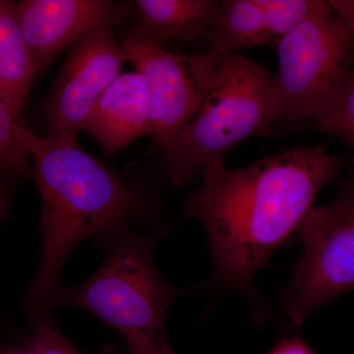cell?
<instances>
[{"label":"cell","mask_w":354,"mask_h":354,"mask_svg":"<svg viewBox=\"0 0 354 354\" xmlns=\"http://www.w3.org/2000/svg\"><path fill=\"white\" fill-rule=\"evenodd\" d=\"M160 236L134 234L120 221L95 235L106 251L100 269L75 288H58L50 312L74 306L91 312L122 337L128 353L164 344L165 315L174 300L187 290L169 285L158 271L153 248Z\"/></svg>","instance_id":"obj_3"},{"label":"cell","mask_w":354,"mask_h":354,"mask_svg":"<svg viewBox=\"0 0 354 354\" xmlns=\"http://www.w3.org/2000/svg\"><path fill=\"white\" fill-rule=\"evenodd\" d=\"M135 31L162 44L165 39L193 41L204 39L215 23L220 7L216 0H136Z\"/></svg>","instance_id":"obj_11"},{"label":"cell","mask_w":354,"mask_h":354,"mask_svg":"<svg viewBox=\"0 0 354 354\" xmlns=\"http://www.w3.org/2000/svg\"><path fill=\"white\" fill-rule=\"evenodd\" d=\"M346 165L325 145L292 147L239 169H227L223 158L205 165L183 216L204 228L216 283L256 301L254 277L301 230L319 192Z\"/></svg>","instance_id":"obj_1"},{"label":"cell","mask_w":354,"mask_h":354,"mask_svg":"<svg viewBox=\"0 0 354 354\" xmlns=\"http://www.w3.org/2000/svg\"><path fill=\"white\" fill-rule=\"evenodd\" d=\"M37 75L34 62L21 32L16 3L0 0V95L18 120L31 94Z\"/></svg>","instance_id":"obj_12"},{"label":"cell","mask_w":354,"mask_h":354,"mask_svg":"<svg viewBox=\"0 0 354 354\" xmlns=\"http://www.w3.org/2000/svg\"><path fill=\"white\" fill-rule=\"evenodd\" d=\"M12 354H20V353H12Z\"/></svg>","instance_id":"obj_21"},{"label":"cell","mask_w":354,"mask_h":354,"mask_svg":"<svg viewBox=\"0 0 354 354\" xmlns=\"http://www.w3.org/2000/svg\"><path fill=\"white\" fill-rule=\"evenodd\" d=\"M32 134L11 113L0 95V174L32 177L29 165Z\"/></svg>","instance_id":"obj_14"},{"label":"cell","mask_w":354,"mask_h":354,"mask_svg":"<svg viewBox=\"0 0 354 354\" xmlns=\"http://www.w3.org/2000/svg\"><path fill=\"white\" fill-rule=\"evenodd\" d=\"M151 122L150 91L139 72L120 73L102 93L83 131L102 152L114 156L135 140L148 136Z\"/></svg>","instance_id":"obj_10"},{"label":"cell","mask_w":354,"mask_h":354,"mask_svg":"<svg viewBox=\"0 0 354 354\" xmlns=\"http://www.w3.org/2000/svg\"><path fill=\"white\" fill-rule=\"evenodd\" d=\"M319 130L337 137L354 153V66L339 101Z\"/></svg>","instance_id":"obj_15"},{"label":"cell","mask_w":354,"mask_h":354,"mask_svg":"<svg viewBox=\"0 0 354 354\" xmlns=\"http://www.w3.org/2000/svg\"><path fill=\"white\" fill-rule=\"evenodd\" d=\"M272 130L321 127L354 66V29L333 10L314 14L276 46Z\"/></svg>","instance_id":"obj_5"},{"label":"cell","mask_w":354,"mask_h":354,"mask_svg":"<svg viewBox=\"0 0 354 354\" xmlns=\"http://www.w3.org/2000/svg\"><path fill=\"white\" fill-rule=\"evenodd\" d=\"M272 75L242 55H223L211 90L196 116L160 152L171 183L183 186L241 141L271 132Z\"/></svg>","instance_id":"obj_4"},{"label":"cell","mask_w":354,"mask_h":354,"mask_svg":"<svg viewBox=\"0 0 354 354\" xmlns=\"http://www.w3.org/2000/svg\"><path fill=\"white\" fill-rule=\"evenodd\" d=\"M31 152L41 197L43 253L25 305L39 323L48 321L60 270L73 249L91 235L141 216L147 200L78 143H57L34 133Z\"/></svg>","instance_id":"obj_2"},{"label":"cell","mask_w":354,"mask_h":354,"mask_svg":"<svg viewBox=\"0 0 354 354\" xmlns=\"http://www.w3.org/2000/svg\"><path fill=\"white\" fill-rule=\"evenodd\" d=\"M13 178L9 174H0V223L6 221L10 207L11 192Z\"/></svg>","instance_id":"obj_18"},{"label":"cell","mask_w":354,"mask_h":354,"mask_svg":"<svg viewBox=\"0 0 354 354\" xmlns=\"http://www.w3.org/2000/svg\"><path fill=\"white\" fill-rule=\"evenodd\" d=\"M16 14L37 74L66 46L122 17L120 7L109 0H21Z\"/></svg>","instance_id":"obj_9"},{"label":"cell","mask_w":354,"mask_h":354,"mask_svg":"<svg viewBox=\"0 0 354 354\" xmlns=\"http://www.w3.org/2000/svg\"><path fill=\"white\" fill-rule=\"evenodd\" d=\"M209 50L221 55L268 46L276 48L269 18L260 0H223L213 27L205 36Z\"/></svg>","instance_id":"obj_13"},{"label":"cell","mask_w":354,"mask_h":354,"mask_svg":"<svg viewBox=\"0 0 354 354\" xmlns=\"http://www.w3.org/2000/svg\"><path fill=\"white\" fill-rule=\"evenodd\" d=\"M330 6L354 29V0H330Z\"/></svg>","instance_id":"obj_19"},{"label":"cell","mask_w":354,"mask_h":354,"mask_svg":"<svg viewBox=\"0 0 354 354\" xmlns=\"http://www.w3.org/2000/svg\"><path fill=\"white\" fill-rule=\"evenodd\" d=\"M28 354H79L76 348L57 332L48 321L37 324L30 337Z\"/></svg>","instance_id":"obj_16"},{"label":"cell","mask_w":354,"mask_h":354,"mask_svg":"<svg viewBox=\"0 0 354 354\" xmlns=\"http://www.w3.org/2000/svg\"><path fill=\"white\" fill-rule=\"evenodd\" d=\"M300 232L304 252L283 299L285 313L297 327L354 290V162L335 197L314 207Z\"/></svg>","instance_id":"obj_6"},{"label":"cell","mask_w":354,"mask_h":354,"mask_svg":"<svg viewBox=\"0 0 354 354\" xmlns=\"http://www.w3.org/2000/svg\"><path fill=\"white\" fill-rule=\"evenodd\" d=\"M127 62L111 26H102L72 44L44 106V138L76 144L102 93Z\"/></svg>","instance_id":"obj_8"},{"label":"cell","mask_w":354,"mask_h":354,"mask_svg":"<svg viewBox=\"0 0 354 354\" xmlns=\"http://www.w3.org/2000/svg\"><path fill=\"white\" fill-rule=\"evenodd\" d=\"M127 354H176L174 351H172L169 344L167 342L162 344V346H158L157 348H153L152 349H149V351H143V353H127Z\"/></svg>","instance_id":"obj_20"},{"label":"cell","mask_w":354,"mask_h":354,"mask_svg":"<svg viewBox=\"0 0 354 354\" xmlns=\"http://www.w3.org/2000/svg\"><path fill=\"white\" fill-rule=\"evenodd\" d=\"M127 62L145 77L150 91V152H162L204 104L223 55L206 50L178 55L135 30L121 34Z\"/></svg>","instance_id":"obj_7"},{"label":"cell","mask_w":354,"mask_h":354,"mask_svg":"<svg viewBox=\"0 0 354 354\" xmlns=\"http://www.w3.org/2000/svg\"><path fill=\"white\" fill-rule=\"evenodd\" d=\"M268 354H317L309 344L298 335L285 337Z\"/></svg>","instance_id":"obj_17"}]
</instances>
